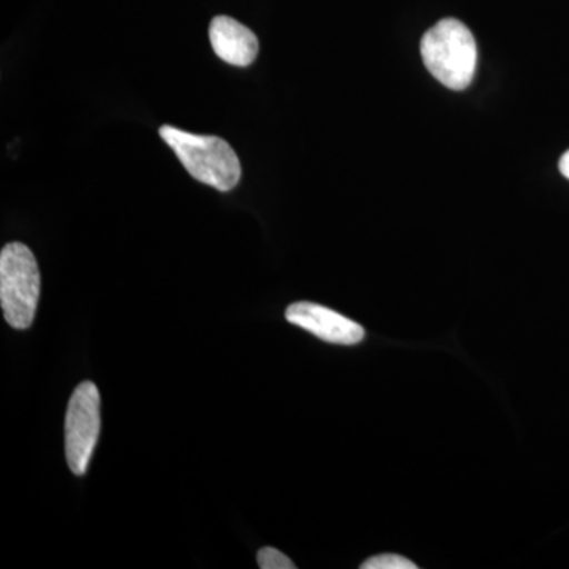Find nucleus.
Listing matches in <instances>:
<instances>
[{
	"mask_svg": "<svg viewBox=\"0 0 569 569\" xmlns=\"http://www.w3.org/2000/svg\"><path fill=\"white\" fill-rule=\"evenodd\" d=\"M421 56L427 70L452 91H463L477 73L478 48L463 22L447 18L425 33Z\"/></svg>",
	"mask_w": 569,
	"mask_h": 569,
	"instance_id": "1",
	"label": "nucleus"
},
{
	"mask_svg": "<svg viewBox=\"0 0 569 569\" xmlns=\"http://www.w3.org/2000/svg\"><path fill=\"white\" fill-rule=\"evenodd\" d=\"M160 137L197 181L220 192H230L238 186L241 162L233 148L222 138L183 132L171 126H163Z\"/></svg>",
	"mask_w": 569,
	"mask_h": 569,
	"instance_id": "2",
	"label": "nucleus"
},
{
	"mask_svg": "<svg viewBox=\"0 0 569 569\" xmlns=\"http://www.w3.org/2000/svg\"><path fill=\"white\" fill-rule=\"evenodd\" d=\"M40 298V269L29 247L11 242L0 252V305L14 329H28Z\"/></svg>",
	"mask_w": 569,
	"mask_h": 569,
	"instance_id": "3",
	"label": "nucleus"
},
{
	"mask_svg": "<svg viewBox=\"0 0 569 569\" xmlns=\"http://www.w3.org/2000/svg\"><path fill=\"white\" fill-rule=\"evenodd\" d=\"M99 436V388L92 381H82L70 397L66 417L67 463L77 477L88 471Z\"/></svg>",
	"mask_w": 569,
	"mask_h": 569,
	"instance_id": "4",
	"label": "nucleus"
},
{
	"mask_svg": "<svg viewBox=\"0 0 569 569\" xmlns=\"http://www.w3.org/2000/svg\"><path fill=\"white\" fill-rule=\"evenodd\" d=\"M284 317L291 325L299 326L318 339L336 346H358L366 337L361 325L340 316L336 310L313 302H295L288 307Z\"/></svg>",
	"mask_w": 569,
	"mask_h": 569,
	"instance_id": "5",
	"label": "nucleus"
},
{
	"mask_svg": "<svg viewBox=\"0 0 569 569\" xmlns=\"http://www.w3.org/2000/svg\"><path fill=\"white\" fill-rule=\"evenodd\" d=\"M212 50L223 62L234 67L250 66L257 59V36L230 17H216L209 26Z\"/></svg>",
	"mask_w": 569,
	"mask_h": 569,
	"instance_id": "6",
	"label": "nucleus"
},
{
	"mask_svg": "<svg viewBox=\"0 0 569 569\" xmlns=\"http://www.w3.org/2000/svg\"><path fill=\"white\" fill-rule=\"evenodd\" d=\"M362 569H417L413 561L406 559L396 553H381V556L372 557L361 565Z\"/></svg>",
	"mask_w": 569,
	"mask_h": 569,
	"instance_id": "7",
	"label": "nucleus"
},
{
	"mask_svg": "<svg viewBox=\"0 0 569 569\" xmlns=\"http://www.w3.org/2000/svg\"><path fill=\"white\" fill-rule=\"evenodd\" d=\"M258 567L261 569H295L293 561L274 548H263L257 556Z\"/></svg>",
	"mask_w": 569,
	"mask_h": 569,
	"instance_id": "8",
	"label": "nucleus"
},
{
	"mask_svg": "<svg viewBox=\"0 0 569 569\" xmlns=\"http://www.w3.org/2000/svg\"><path fill=\"white\" fill-rule=\"evenodd\" d=\"M560 173L565 176V178L569 179V151L565 152L561 156L560 163Z\"/></svg>",
	"mask_w": 569,
	"mask_h": 569,
	"instance_id": "9",
	"label": "nucleus"
}]
</instances>
